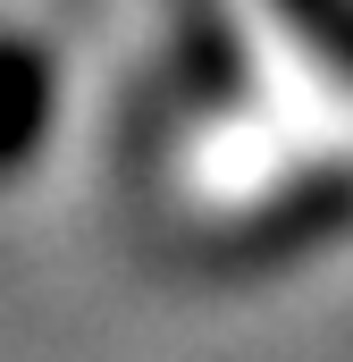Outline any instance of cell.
I'll return each mask as SVG.
<instances>
[{"instance_id": "obj_1", "label": "cell", "mask_w": 353, "mask_h": 362, "mask_svg": "<svg viewBox=\"0 0 353 362\" xmlns=\"http://www.w3.org/2000/svg\"><path fill=\"white\" fill-rule=\"evenodd\" d=\"M345 228H353V169H311V177H294L286 194L253 202L244 219H227V228L202 245V270L253 278V270H277V262L320 253V245L345 236Z\"/></svg>"}, {"instance_id": "obj_2", "label": "cell", "mask_w": 353, "mask_h": 362, "mask_svg": "<svg viewBox=\"0 0 353 362\" xmlns=\"http://www.w3.org/2000/svg\"><path fill=\"white\" fill-rule=\"evenodd\" d=\"M51 110H59L51 51L34 34H0V177H17L51 144Z\"/></svg>"}, {"instance_id": "obj_3", "label": "cell", "mask_w": 353, "mask_h": 362, "mask_svg": "<svg viewBox=\"0 0 353 362\" xmlns=\"http://www.w3.org/2000/svg\"><path fill=\"white\" fill-rule=\"evenodd\" d=\"M286 8L320 34V51H328V59L353 76V0H286Z\"/></svg>"}]
</instances>
